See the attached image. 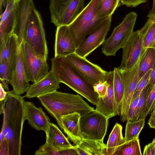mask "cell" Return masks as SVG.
<instances>
[{
  "label": "cell",
  "mask_w": 155,
  "mask_h": 155,
  "mask_svg": "<svg viewBox=\"0 0 155 155\" xmlns=\"http://www.w3.org/2000/svg\"><path fill=\"white\" fill-rule=\"evenodd\" d=\"M15 31L22 35V42L38 56L47 60L48 51L43 22L33 0H20Z\"/></svg>",
  "instance_id": "1"
},
{
  "label": "cell",
  "mask_w": 155,
  "mask_h": 155,
  "mask_svg": "<svg viewBox=\"0 0 155 155\" xmlns=\"http://www.w3.org/2000/svg\"><path fill=\"white\" fill-rule=\"evenodd\" d=\"M24 96L7 91L2 128L8 147V155H20L24 123Z\"/></svg>",
  "instance_id": "2"
},
{
  "label": "cell",
  "mask_w": 155,
  "mask_h": 155,
  "mask_svg": "<svg viewBox=\"0 0 155 155\" xmlns=\"http://www.w3.org/2000/svg\"><path fill=\"white\" fill-rule=\"evenodd\" d=\"M45 109L63 130L61 117L74 112L83 117L94 110L78 94L57 91L38 97Z\"/></svg>",
  "instance_id": "3"
},
{
  "label": "cell",
  "mask_w": 155,
  "mask_h": 155,
  "mask_svg": "<svg viewBox=\"0 0 155 155\" xmlns=\"http://www.w3.org/2000/svg\"><path fill=\"white\" fill-rule=\"evenodd\" d=\"M51 69L59 82L63 83L96 105L98 95L93 85L64 57H54L51 59Z\"/></svg>",
  "instance_id": "4"
},
{
  "label": "cell",
  "mask_w": 155,
  "mask_h": 155,
  "mask_svg": "<svg viewBox=\"0 0 155 155\" xmlns=\"http://www.w3.org/2000/svg\"><path fill=\"white\" fill-rule=\"evenodd\" d=\"M99 0H91L82 12L68 25L76 48L89 35L107 18H100L96 11Z\"/></svg>",
  "instance_id": "5"
},
{
  "label": "cell",
  "mask_w": 155,
  "mask_h": 155,
  "mask_svg": "<svg viewBox=\"0 0 155 155\" xmlns=\"http://www.w3.org/2000/svg\"><path fill=\"white\" fill-rule=\"evenodd\" d=\"M137 17L135 12H130L114 28L110 36L103 43L102 51L104 54L114 56L117 51L123 48L133 32Z\"/></svg>",
  "instance_id": "6"
},
{
  "label": "cell",
  "mask_w": 155,
  "mask_h": 155,
  "mask_svg": "<svg viewBox=\"0 0 155 155\" xmlns=\"http://www.w3.org/2000/svg\"><path fill=\"white\" fill-rule=\"evenodd\" d=\"M84 0H50L51 22L57 27L69 25L84 8Z\"/></svg>",
  "instance_id": "7"
},
{
  "label": "cell",
  "mask_w": 155,
  "mask_h": 155,
  "mask_svg": "<svg viewBox=\"0 0 155 155\" xmlns=\"http://www.w3.org/2000/svg\"><path fill=\"white\" fill-rule=\"evenodd\" d=\"M108 119L95 109L81 117L80 129L82 138L103 141Z\"/></svg>",
  "instance_id": "8"
},
{
  "label": "cell",
  "mask_w": 155,
  "mask_h": 155,
  "mask_svg": "<svg viewBox=\"0 0 155 155\" xmlns=\"http://www.w3.org/2000/svg\"><path fill=\"white\" fill-rule=\"evenodd\" d=\"M24 64L29 81L35 83L44 77L49 68L47 59L38 56L26 43L21 45Z\"/></svg>",
  "instance_id": "9"
},
{
  "label": "cell",
  "mask_w": 155,
  "mask_h": 155,
  "mask_svg": "<svg viewBox=\"0 0 155 155\" xmlns=\"http://www.w3.org/2000/svg\"><path fill=\"white\" fill-rule=\"evenodd\" d=\"M141 56L137 63L131 69L123 71L118 70L124 86V93L119 115L121 121L123 123L126 121L133 94L140 79L138 74V71Z\"/></svg>",
  "instance_id": "10"
},
{
  "label": "cell",
  "mask_w": 155,
  "mask_h": 155,
  "mask_svg": "<svg viewBox=\"0 0 155 155\" xmlns=\"http://www.w3.org/2000/svg\"><path fill=\"white\" fill-rule=\"evenodd\" d=\"M65 57L93 85L97 82L105 81L108 72L98 65L91 62L86 58L80 57L75 53Z\"/></svg>",
  "instance_id": "11"
},
{
  "label": "cell",
  "mask_w": 155,
  "mask_h": 155,
  "mask_svg": "<svg viewBox=\"0 0 155 155\" xmlns=\"http://www.w3.org/2000/svg\"><path fill=\"white\" fill-rule=\"evenodd\" d=\"M123 53L119 71L128 70L137 63L144 51L142 40L139 30L133 31L128 41L122 48Z\"/></svg>",
  "instance_id": "12"
},
{
  "label": "cell",
  "mask_w": 155,
  "mask_h": 155,
  "mask_svg": "<svg viewBox=\"0 0 155 155\" xmlns=\"http://www.w3.org/2000/svg\"><path fill=\"white\" fill-rule=\"evenodd\" d=\"M111 16L108 17L97 28L85 38L77 48L75 53L86 58L102 44L111 26Z\"/></svg>",
  "instance_id": "13"
},
{
  "label": "cell",
  "mask_w": 155,
  "mask_h": 155,
  "mask_svg": "<svg viewBox=\"0 0 155 155\" xmlns=\"http://www.w3.org/2000/svg\"><path fill=\"white\" fill-rule=\"evenodd\" d=\"M19 1L6 0L5 9L0 16V51L14 31L17 23Z\"/></svg>",
  "instance_id": "14"
},
{
  "label": "cell",
  "mask_w": 155,
  "mask_h": 155,
  "mask_svg": "<svg viewBox=\"0 0 155 155\" xmlns=\"http://www.w3.org/2000/svg\"><path fill=\"white\" fill-rule=\"evenodd\" d=\"M114 71L108 72L105 79L108 84L107 94L104 97H98L95 109L108 119L119 115L114 91Z\"/></svg>",
  "instance_id": "15"
},
{
  "label": "cell",
  "mask_w": 155,
  "mask_h": 155,
  "mask_svg": "<svg viewBox=\"0 0 155 155\" xmlns=\"http://www.w3.org/2000/svg\"><path fill=\"white\" fill-rule=\"evenodd\" d=\"M21 45L19 47L11 79L9 83L13 87L12 92L14 94L19 95L26 92L30 85L23 61Z\"/></svg>",
  "instance_id": "16"
},
{
  "label": "cell",
  "mask_w": 155,
  "mask_h": 155,
  "mask_svg": "<svg viewBox=\"0 0 155 155\" xmlns=\"http://www.w3.org/2000/svg\"><path fill=\"white\" fill-rule=\"evenodd\" d=\"M76 49L68 25L57 27L55 37L54 57H65L75 53Z\"/></svg>",
  "instance_id": "17"
},
{
  "label": "cell",
  "mask_w": 155,
  "mask_h": 155,
  "mask_svg": "<svg viewBox=\"0 0 155 155\" xmlns=\"http://www.w3.org/2000/svg\"><path fill=\"white\" fill-rule=\"evenodd\" d=\"M60 83L54 72L51 70L41 79L30 85L24 97L29 98L38 97L54 91L59 88Z\"/></svg>",
  "instance_id": "18"
},
{
  "label": "cell",
  "mask_w": 155,
  "mask_h": 155,
  "mask_svg": "<svg viewBox=\"0 0 155 155\" xmlns=\"http://www.w3.org/2000/svg\"><path fill=\"white\" fill-rule=\"evenodd\" d=\"M24 117L30 125L37 130L46 131L51 123L49 117L41 107H37L33 103L25 101Z\"/></svg>",
  "instance_id": "19"
},
{
  "label": "cell",
  "mask_w": 155,
  "mask_h": 155,
  "mask_svg": "<svg viewBox=\"0 0 155 155\" xmlns=\"http://www.w3.org/2000/svg\"><path fill=\"white\" fill-rule=\"evenodd\" d=\"M81 117L77 112L64 115L61 117L63 130L68 138L75 144H77L83 138L80 129Z\"/></svg>",
  "instance_id": "20"
},
{
  "label": "cell",
  "mask_w": 155,
  "mask_h": 155,
  "mask_svg": "<svg viewBox=\"0 0 155 155\" xmlns=\"http://www.w3.org/2000/svg\"><path fill=\"white\" fill-rule=\"evenodd\" d=\"M46 142L53 148L57 150L74 147L68 140L55 124L50 123L45 132Z\"/></svg>",
  "instance_id": "21"
},
{
  "label": "cell",
  "mask_w": 155,
  "mask_h": 155,
  "mask_svg": "<svg viewBox=\"0 0 155 155\" xmlns=\"http://www.w3.org/2000/svg\"><path fill=\"white\" fill-rule=\"evenodd\" d=\"M75 145L78 155H107L103 141L82 139Z\"/></svg>",
  "instance_id": "22"
},
{
  "label": "cell",
  "mask_w": 155,
  "mask_h": 155,
  "mask_svg": "<svg viewBox=\"0 0 155 155\" xmlns=\"http://www.w3.org/2000/svg\"><path fill=\"white\" fill-rule=\"evenodd\" d=\"M19 46L18 37L14 32L0 51V61L15 62Z\"/></svg>",
  "instance_id": "23"
},
{
  "label": "cell",
  "mask_w": 155,
  "mask_h": 155,
  "mask_svg": "<svg viewBox=\"0 0 155 155\" xmlns=\"http://www.w3.org/2000/svg\"><path fill=\"white\" fill-rule=\"evenodd\" d=\"M122 130V126L117 123L110 134L106 144L107 155H113L125 142Z\"/></svg>",
  "instance_id": "24"
},
{
  "label": "cell",
  "mask_w": 155,
  "mask_h": 155,
  "mask_svg": "<svg viewBox=\"0 0 155 155\" xmlns=\"http://www.w3.org/2000/svg\"><path fill=\"white\" fill-rule=\"evenodd\" d=\"M139 30L143 48H152L155 38V18L148 17L144 25Z\"/></svg>",
  "instance_id": "25"
},
{
  "label": "cell",
  "mask_w": 155,
  "mask_h": 155,
  "mask_svg": "<svg viewBox=\"0 0 155 155\" xmlns=\"http://www.w3.org/2000/svg\"><path fill=\"white\" fill-rule=\"evenodd\" d=\"M155 64V48L146 49L142 54L139 65L138 74L141 79L150 69H152Z\"/></svg>",
  "instance_id": "26"
},
{
  "label": "cell",
  "mask_w": 155,
  "mask_h": 155,
  "mask_svg": "<svg viewBox=\"0 0 155 155\" xmlns=\"http://www.w3.org/2000/svg\"><path fill=\"white\" fill-rule=\"evenodd\" d=\"M145 120L142 119L136 120H127L124 137L125 142L138 138L144 125Z\"/></svg>",
  "instance_id": "27"
},
{
  "label": "cell",
  "mask_w": 155,
  "mask_h": 155,
  "mask_svg": "<svg viewBox=\"0 0 155 155\" xmlns=\"http://www.w3.org/2000/svg\"><path fill=\"white\" fill-rule=\"evenodd\" d=\"M120 0H99L96 15L100 18L111 16L119 5Z\"/></svg>",
  "instance_id": "28"
},
{
  "label": "cell",
  "mask_w": 155,
  "mask_h": 155,
  "mask_svg": "<svg viewBox=\"0 0 155 155\" xmlns=\"http://www.w3.org/2000/svg\"><path fill=\"white\" fill-rule=\"evenodd\" d=\"M139 138L124 142L113 155H142Z\"/></svg>",
  "instance_id": "29"
},
{
  "label": "cell",
  "mask_w": 155,
  "mask_h": 155,
  "mask_svg": "<svg viewBox=\"0 0 155 155\" xmlns=\"http://www.w3.org/2000/svg\"><path fill=\"white\" fill-rule=\"evenodd\" d=\"M114 89L120 115L124 93V86L120 73L117 68L114 69Z\"/></svg>",
  "instance_id": "30"
},
{
  "label": "cell",
  "mask_w": 155,
  "mask_h": 155,
  "mask_svg": "<svg viewBox=\"0 0 155 155\" xmlns=\"http://www.w3.org/2000/svg\"><path fill=\"white\" fill-rule=\"evenodd\" d=\"M15 62L0 61V77L2 82L1 83L7 91H9L8 84L11 79Z\"/></svg>",
  "instance_id": "31"
},
{
  "label": "cell",
  "mask_w": 155,
  "mask_h": 155,
  "mask_svg": "<svg viewBox=\"0 0 155 155\" xmlns=\"http://www.w3.org/2000/svg\"><path fill=\"white\" fill-rule=\"evenodd\" d=\"M153 87L149 82L142 91L140 95L134 120H139L142 114L145 107L147 97Z\"/></svg>",
  "instance_id": "32"
},
{
  "label": "cell",
  "mask_w": 155,
  "mask_h": 155,
  "mask_svg": "<svg viewBox=\"0 0 155 155\" xmlns=\"http://www.w3.org/2000/svg\"><path fill=\"white\" fill-rule=\"evenodd\" d=\"M155 103V84L148 96L145 109L139 119H145L147 116L152 111Z\"/></svg>",
  "instance_id": "33"
},
{
  "label": "cell",
  "mask_w": 155,
  "mask_h": 155,
  "mask_svg": "<svg viewBox=\"0 0 155 155\" xmlns=\"http://www.w3.org/2000/svg\"><path fill=\"white\" fill-rule=\"evenodd\" d=\"M152 70H149L140 80L133 94L131 103L140 95L143 90L149 83Z\"/></svg>",
  "instance_id": "34"
},
{
  "label": "cell",
  "mask_w": 155,
  "mask_h": 155,
  "mask_svg": "<svg viewBox=\"0 0 155 155\" xmlns=\"http://www.w3.org/2000/svg\"><path fill=\"white\" fill-rule=\"evenodd\" d=\"M35 155H59L58 150L53 148L46 143L40 147L34 153Z\"/></svg>",
  "instance_id": "35"
},
{
  "label": "cell",
  "mask_w": 155,
  "mask_h": 155,
  "mask_svg": "<svg viewBox=\"0 0 155 155\" xmlns=\"http://www.w3.org/2000/svg\"><path fill=\"white\" fill-rule=\"evenodd\" d=\"M108 84L107 81L99 82L93 85L94 91L98 95V97H104L106 95L107 93Z\"/></svg>",
  "instance_id": "36"
},
{
  "label": "cell",
  "mask_w": 155,
  "mask_h": 155,
  "mask_svg": "<svg viewBox=\"0 0 155 155\" xmlns=\"http://www.w3.org/2000/svg\"><path fill=\"white\" fill-rule=\"evenodd\" d=\"M140 96L137 97L130 104L126 121L134 120L136 108Z\"/></svg>",
  "instance_id": "37"
},
{
  "label": "cell",
  "mask_w": 155,
  "mask_h": 155,
  "mask_svg": "<svg viewBox=\"0 0 155 155\" xmlns=\"http://www.w3.org/2000/svg\"><path fill=\"white\" fill-rule=\"evenodd\" d=\"M122 5L128 7H135L139 5L147 2V0H120Z\"/></svg>",
  "instance_id": "38"
},
{
  "label": "cell",
  "mask_w": 155,
  "mask_h": 155,
  "mask_svg": "<svg viewBox=\"0 0 155 155\" xmlns=\"http://www.w3.org/2000/svg\"><path fill=\"white\" fill-rule=\"evenodd\" d=\"M59 155H78L75 146L74 147L58 150Z\"/></svg>",
  "instance_id": "39"
},
{
  "label": "cell",
  "mask_w": 155,
  "mask_h": 155,
  "mask_svg": "<svg viewBox=\"0 0 155 155\" xmlns=\"http://www.w3.org/2000/svg\"><path fill=\"white\" fill-rule=\"evenodd\" d=\"M143 155H155V147L152 142L144 147Z\"/></svg>",
  "instance_id": "40"
},
{
  "label": "cell",
  "mask_w": 155,
  "mask_h": 155,
  "mask_svg": "<svg viewBox=\"0 0 155 155\" xmlns=\"http://www.w3.org/2000/svg\"><path fill=\"white\" fill-rule=\"evenodd\" d=\"M8 143L5 138L2 142L0 143V155H8Z\"/></svg>",
  "instance_id": "41"
},
{
  "label": "cell",
  "mask_w": 155,
  "mask_h": 155,
  "mask_svg": "<svg viewBox=\"0 0 155 155\" xmlns=\"http://www.w3.org/2000/svg\"><path fill=\"white\" fill-rule=\"evenodd\" d=\"M148 124L150 127L155 129V110L151 112Z\"/></svg>",
  "instance_id": "42"
},
{
  "label": "cell",
  "mask_w": 155,
  "mask_h": 155,
  "mask_svg": "<svg viewBox=\"0 0 155 155\" xmlns=\"http://www.w3.org/2000/svg\"><path fill=\"white\" fill-rule=\"evenodd\" d=\"M149 83L153 87L155 84V64L150 75Z\"/></svg>",
  "instance_id": "43"
},
{
  "label": "cell",
  "mask_w": 155,
  "mask_h": 155,
  "mask_svg": "<svg viewBox=\"0 0 155 155\" xmlns=\"http://www.w3.org/2000/svg\"><path fill=\"white\" fill-rule=\"evenodd\" d=\"M5 89L3 87L2 84H0V101H2L4 100L7 94V91H6Z\"/></svg>",
  "instance_id": "44"
},
{
  "label": "cell",
  "mask_w": 155,
  "mask_h": 155,
  "mask_svg": "<svg viewBox=\"0 0 155 155\" xmlns=\"http://www.w3.org/2000/svg\"><path fill=\"white\" fill-rule=\"evenodd\" d=\"M147 17H152L155 18V0H153L152 9L149 13Z\"/></svg>",
  "instance_id": "45"
},
{
  "label": "cell",
  "mask_w": 155,
  "mask_h": 155,
  "mask_svg": "<svg viewBox=\"0 0 155 155\" xmlns=\"http://www.w3.org/2000/svg\"><path fill=\"white\" fill-rule=\"evenodd\" d=\"M6 0H0V15L1 16L5 9Z\"/></svg>",
  "instance_id": "46"
},
{
  "label": "cell",
  "mask_w": 155,
  "mask_h": 155,
  "mask_svg": "<svg viewBox=\"0 0 155 155\" xmlns=\"http://www.w3.org/2000/svg\"><path fill=\"white\" fill-rule=\"evenodd\" d=\"M5 99L0 101V114H3L5 109Z\"/></svg>",
  "instance_id": "47"
},
{
  "label": "cell",
  "mask_w": 155,
  "mask_h": 155,
  "mask_svg": "<svg viewBox=\"0 0 155 155\" xmlns=\"http://www.w3.org/2000/svg\"><path fill=\"white\" fill-rule=\"evenodd\" d=\"M5 137L3 133V130L2 128L0 133V143H1L5 139Z\"/></svg>",
  "instance_id": "48"
},
{
  "label": "cell",
  "mask_w": 155,
  "mask_h": 155,
  "mask_svg": "<svg viewBox=\"0 0 155 155\" xmlns=\"http://www.w3.org/2000/svg\"><path fill=\"white\" fill-rule=\"evenodd\" d=\"M152 48H155V38L154 41L153 43L152 47Z\"/></svg>",
  "instance_id": "49"
},
{
  "label": "cell",
  "mask_w": 155,
  "mask_h": 155,
  "mask_svg": "<svg viewBox=\"0 0 155 155\" xmlns=\"http://www.w3.org/2000/svg\"><path fill=\"white\" fill-rule=\"evenodd\" d=\"M152 143L154 144L155 147V138L152 141Z\"/></svg>",
  "instance_id": "50"
},
{
  "label": "cell",
  "mask_w": 155,
  "mask_h": 155,
  "mask_svg": "<svg viewBox=\"0 0 155 155\" xmlns=\"http://www.w3.org/2000/svg\"><path fill=\"white\" fill-rule=\"evenodd\" d=\"M155 110V103L154 106H153V110Z\"/></svg>",
  "instance_id": "51"
}]
</instances>
